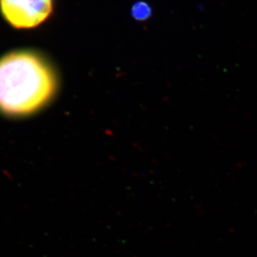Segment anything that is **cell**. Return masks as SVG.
Returning <instances> with one entry per match:
<instances>
[{
    "label": "cell",
    "instance_id": "cell-2",
    "mask_svg": "<svg viewBox=\"0 0 257 257\" xmlns=\"http://www.w3.org/2000/svg\"><path fill=\"white\" fill-rule=\"evenodd\" d=\"M54 0H0V11L13 27L33 29L51 15Z\"/></svg>",
    "mask_w": 257,
    "mask_h": 257
},
{
    "label": "cell",
    "instance_id": "cell-1",
    "mask_svg": "<svg viewBox=\"0 0 257 257\" xmlns=\"http://www.w3.org/2000/svg\"><path fill=\"white\" fill-rule=\"evenodd\" d=\"M56 74L48 61L29 50L0 58V112L25 116L45 107L56 93Z\"/></svg>",
    "mask_w": 257,
    "mask_h": 257
},
{
    "label": "cell",
    "instance_id": "cell-3",
    "mask_svg": "<svg viewBox=\"0 0 257 257\" xmlns=\"http://www.w3.org/2000/svg\"><path fill=\"white\" fill-rule=\"evenodd\" d=\"M134 13L137 19L145 20L150 15L151 9L146 4L139 3V5L134 7Z\"/></svg>",
    "mask_w": 257,
    "mask_h": 257
}]
</instances>
